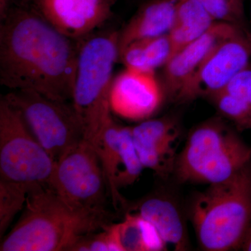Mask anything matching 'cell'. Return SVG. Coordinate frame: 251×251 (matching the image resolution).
<instances>
[{
  "instance_id": "6da1fadb",
  "label": "cell",
  "mask_w": 251,
  "mask_h": 251,
  "mask_svg": "<svg viewBox=\"0 0 251 251\" xmlns=\"http://www.w3.org/2000/svg\"><path fill=\"white\" fill-rule=\"evenodd\" d=\"M79 44L50 24L34 0H17L0 25V83L72 101Z\"/></svg>"
},
{
  "instance_id": "7a4b0ae2",
  "label": "cell",
  "mask_w": 251,
  "mask_h": 251,
  "mask_svg": "<svg viewBox=\"0 0 251 251\" xmlns=\"http://www.w3.org/2000/svg\"><path fill=\"white\" fill-rule=\"evenodd\" d=\"M115 217L106 209L71 205L49 186H34L0 251H72L81 239L106 228Z\"/></svg>"
},
{
  "instance_id": "3957f363",
  "label": "cell",
  "mask_w": 251,
  "mask_h": 251,
  "mask_svg": "<svg viewBox=\"0 0 251 251\" xmlns=\"http://www.w3.org/2000/svg\"><path fill=\"white\" fill-rule=\"evenodd\" d=\"M79 41L71 103L83 125L85 140L95 146L112 120L110 97L119 62V31L94 32Z\"/></svg>"
},
{
  "instance_id": "277c9868",
  "label": "cell",
  "mask_w": 251,
  "mask_h": 251,
  "mask_svg": "<svg viewBox=\"0 0 251 251\" xmlns=\"http://www.w3.org/2000/svg\"><path fill=\"white\" fill-rule=\"evenodd\" d=\"M191 216L204 251L240 249L251 221V166L230 179L210 184L196 198Z\"/></svg>"
},
{
  "instance_id": "5b68a950",
  "label": "cell",
  "mask_w": 251,
  "mask_h": 251,
  "mask_svg": "<svg viewBox=\"0 0 251 251\" xmlns=\"http://www.w3.org/2000/svg\"><path fill=\"white\" fill-rule=\"evenodd\" d=\"M251 159V147L224 124L210 121L191 132L174 171L181 182L218 184L230 179Z\"/></svg>"
},
{
  "instance_id": "8992f818",
  "label": "cell",
  "mask_w": 251,
  "mask_h": 251,
  "mask_svg": "<svg viewBox=\"0 0 251 251\" xmlns=\"http://www.w3.org/2000/svg\"><path fill=\"white\" fill-rule=\"evenodd\" d=\"M18 110L0 100V179L29 188L49 186L56 162Z\"/></svg>"
},
{
  "instance_id": "52a82bcc",
  "label": "cell",
  "mask_w": 251,
  "mask_h": 251,
  "mask_svg": "<svg viewBox=\"0 0 251 251\" xmlns=\"http://www.w3.org/2000/svg\"><path fill=\"white\" fill-rule=\"evenodd\" d=\"M6 101L21 114L29 129L57 162L85 139V129L72 103L31 90H11Z\"/></svg>"
},
{
  "instance_id": "ba28073f",
  "label": "cell",
  "mask_w": 251,
  "mask_h": 251,
  "mask_svg": "<svg viewBox=\"0 0 251 251\" xmlns=\"http://www.w3.org/2000/svg\"><path fill=\"white\" fill-rule=\"evenodd\" d=\"M49 187L71 205L105 209L108 186L94 145L84 139L56 162Z\"/></svg>"
},
{
  "instance_id": "9c48e42d",
  "label": "cell",
  "mask_w": 251,
  "mask_h": 251,
  "mask_svg": "<svg viewBox=\"0 0 251 251\" xmlns=\"http://www.w3.org/2000/svg\"><path fill=\"white\" fill-rule=\"evenodd\" d=\"M251 58V31L247 27H239L214 47L185 84L176 100L191 101L219 93L249 65Z\"/></svg>"
},
{
  "instance_id": "30bf717a",
  "label": "cell",
  "mask_w": 251,
  "mask_h": 251,
  "mask_svg": "<svg viewBox=\"0 0 251 251\" xmlns=\"http://www.w3.org/2000/svg\"><path fill=\"white\" fill-rule=\"evenodd\" d=\"M165 90L155 72L125 68L113 79L110 103L112 112L131 121H143L161 107Z\"/></svg>"
},
{
  "instance_id": "8fae6325",
  "label": "cell",
  "mask_w": 251,
  "mask_h": 251,
  "mask_svg": "<svg viewBox=\"0 0 251 251\" xmlns=\"http://www.w3.org/2000/svg\"><path fill=\"white\" fill-rule=\"evenodd\" d=\"M41 14L64 35L80 41L110 19L116 0H34Z\"/></svg>"
},
{
  "instance_id": "7c38bea8",
  "label": "cell",
  "mask_w": 251,
  "mask_h": 251,
  "mask_svg": "<svg viewBox=\"0 0 251 251\" xmlns=\"http://www.w3.org/2000/svg\"><path fill=\"white\" fill-rule=\"evenodd\" d=\"M132 137L144 168L166 177L174 171L176 140L179 130L171 119L143 120L131 127Z\"/></svg>"
},
{
  "instance_id": "4fadbf2b",
  "label": "cell",
  "mask_w": 251,
  "mask_h": 251,
  "mask_svg": "<svg viewBox=\"0 0 251 251\" xmlns=\"http://www.w3.org/2000/svg\"><path fill=\"white\" fill-rule=\"evenodd\" d=\"M239 27H242L216 22L201 37L173 54L163 67V87L166 93L176 99L214 47Z\"/></svg>"
},
{
  "instance_id": "5bb4252c",
  "label": "cell",
  "mask_w": 251,
  "mask_h": 251,
  "mask_svg": "<svg viewBox=\"0 0 251 251\" xmlns=\"http://www.w3.org/2000/svg\"><path fill=\"white\" fill-rule=\"evenodd\" d=\"M177 0H150L119 31V55L130 44L168 34L175 21Z\"/></svg>"
},
{
  "instance_id": "9a60e30c",
  "label": "cell",
  "mask_w": 251,
  "mask_h": 251,
  "mask_svg": "<svg viewBox=\"0 0 251 251\" xmlns=\"http://www.w3.org/2000/svg\"><path fill=\"white\" fill-rule=\"evenodd\" d=\"M135 210L158 231L167 245L176 251L187 248V239L182 219L174 205L165 198L151 196L144 199Z\"/></svg>"
},
{
  "instance_id": "2e32d148",
  "label": "cell",
  "mask_w": 251,
  "mask_h": 251,
  "mask_svg": "<svg viewBox=\"0 0 251 251\" xmlns=\"http://www.w3.org/2000/svg\"><path fill=\"white\" fill-rule=\"evenodd\" d=\"M215 23L200 0H177L174 23L168 33L173 54L201 37Z\"/></svg>"
},
{
  "instance_id": "e0dca14e",
  "label": "cell",
  "mask_w": 251,
  "mask_h": 251,
  "mask_svg": "<svg viewBox=\"0 0 251 251\" xmlns=\"http://www.w3.org/2000/svg\"><path fill=\"white\" fill-rule=\"evenodd\" d=\"M173 55V49L168 34L134 41L119 55V62L125 68L155 72L164 67Z\"/></svg>"
},
{
  "instance_id": "ac0fdd59",
  "label": "cell",
  "mask_w": 251,
  "mask_h": 251,
  "mask_svg": "<svg viewBox=\"0 0 251 251\" xmlns=\"http://www.w3.org/2000/svg\"><path fill=\"white\" fill-rule=\"evenodd\" d=\"M122 251H161L167 244L156 228L138 213L128 212L125 220L111 224Z\"/></svg>"
},
{
  "instance_id": "d6986e66",
  "label": "cell",
  "mask_w": 251,
  "mask_h": 251,
  "mask_svg": "<svg viewBox=\"0 0 251 251\" xmlns=\"http://www.w3.org/2000/svg\"><path fill=\"white\" fill-rule=\"evenodd\" d=\"M120 127L121 126L115 123L112 119L100 135V140L94 146L103 168L109 196L111 197L113 205L116 209L119 206L124 207L126 205V201L115 186V179L121 166Z\"/></svg>"
},
{
  "instance_id": "ffe728a7",
  "label": "cell",
  "mask_w": 251,
  "mask_h": 251,
  "mask_svg": "<svg viewBox=\"0 0 251 251\" xmlns=\"http://www.w3.org/2000/svg\"><path fill=\"white\" fill-rule=\"evenodd\" d=\"M120 136L121 166L115 179V186L118 191L133 184L145 168L133 143L131 127H120Z\"/></svg>"
},
{
  "instance_id": "44dd1931",
  "label": "cell",
  "mask_w": 251,
  "mask_h": 251,
  "mask_svg": "<svg viewBox=\"0 0 251 251\" xmlns=\"http://www.w3.org/2000/svg\"><path fill=\"white\" fill-rule=\"evenodd\" d=\"M28 191L24 185L0 179V237L25 205Z\"/></svg>"
},
{
  "instance_id": "7402d4cb",
  "label": "cell",
  "mask_w": 251,
  "mask_h": 251,
  "mask_svg": "<svg viewBox=\"0 0 251 251\" xmlns=\"http://www.w3.org/2000/svg\"><path fill=\"white\" fill-rule=\"evenodd\" d=\"M216 22L247 27L244 0H200Z\"/></svg>"
},
{
  "instance_id": "603a6c76",
  "label": "cell",
  "mask_w": 251,
  "mask_h": 251,
  "mask_svg": "<svg viewBox=\"0 0 251 251\" xmlns=\"http://www.w3.org/2000/svg\"><path fill=\"white\" fill-rule=\"evenodd\" d=\"M222 115L234 122L240 130L251 128V110L241 100L226 91L211 97Z\"/></svg>"
},
{
  "instance_id": "cb8c5ba5",
  "label": "cell",
  "mask_w": 251,
  "mask_h": 251,
  "mask_svg": "<svg viewBox=\"0 0 251 251\" xmlns=\"http://www.w3.org/2000/svg\"><path fill=\"white\" fill-rule=\"evenodd\" d=\"M222 91L232 94L251 110V66L238 73Z\"/></svg>"
},
{
  "instance_id": "d4e9b609",
  "label": "cell",
  "mask_w": 251,
  "mask_h": 251,
  "mask_svg": "<svg viewBox=\"0 0 251 251\" xmlns=\"http://www.w3.org/2000/svg\"><path fill=\"white\" fill-rule=\"evenodd\" d=\"M107 227L103 230L87 234L74 246L72 251H113L111 239Z\"/></svg>"
},
{
  "instance_id": "484cf974",
  "label": "cell",
  "mask_w": 251,
  "mask_h": 251,
  "mask_svg": "<svg viewBox=\"0 0 251 251\" xmlns=\"http://www.w3.org/2000/svg\"><path fill=\"white\" fill-rule=\"evenodd\" d=\"M16 1L17 0H0V21L1 22L4 21Z\"/></svg>"
},
{
  "instance_id": "4316f807",
  "label": "cell",
  "mask_w": 251,
  "mask_h": 251,
  "mask_svg": "<svg viewBox=\"0 0 251 251\" xmlns=\"http://www.w3.org/2000/svg\"><path fill=\"white\" fill-rule=\"evenodd\" d=\"M240 249L243 251H251V221L249 227L241 245Z\"/></svg>"
}]
</instances>
